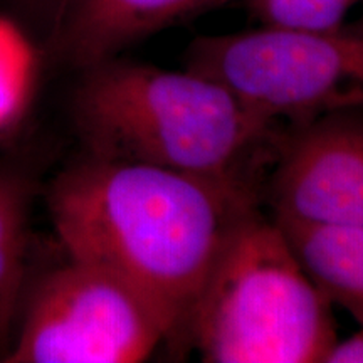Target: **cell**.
Returning a JSON list of instances; mask_svg holds the SVG:
<instances>
[{
	"instance_id": "1",
	"label": "cell",
	"mask_w": 363,
	"mask_h": 363,
	"mask_svg": "<svg viewBox=\"0 0 363 363\" xmlns=\"http://www.w3.org/2000/svg\"><path fill=\"white\" fill-rule=\"evenodd\" d=\"M61 249L123 281L189 348L195 301L230 229L257 207V182L81 155L45 189Z\"/></svg>"
},
{
	"instance_id": "2",
	"label": "cell",
	"mask_w": 363,
	"mask_h": 363,
	"mask_svg": "<svg viewBox=\"0 0 363 363\" xmlns=\"http://www.w3.org/2000/svg\"><path fill=\"white\" fill-rule=\"evenodd\" d=\"M69 120L83 155L214 179L257 182L281 136L220 81L123 56L78 71Z\"/></svg>"
},
{
	"instance_id": "3",
	"label": "cell",
	"mask_w": 363,
	"mask_h": 363,
	"mask_svg": "<svg viewBox=\"0 0 363 363\" xmlns=\"http://www.w3.org/2000/svg\"><path fill=\"white\" fill-rule=\"evenodd\" d=\"M333 305L274 217L238 220L203 281L189 348L208 363H323L337 342Z\"/></svg>"
},
{
	"instance_id": "4",
	"label": "cell",
	"mask_w": 363,
	"mask_h": 363,
	"mask_svg": "<svg viewBox=\"0 0 363 363\" xmlns=\"http://www.w3.org/2000/svg\"><path fill=\"white\" fill-rule=\"evenodd\" d=\"M185 67L211 76L278 123L363 110V19L316 30L261 26L195 39Z\"/></svg>"
},
{
	"instance_id": "5",
	"label": "cell",
	"mask_w": 363,
	"mask_h": 363,
	"mask_svg": "<svg viewBox=\"0 0 363 363\" xmlns=\"http://www.w3.org/2000/svg\"><path fill=\"white\" fill-rule=\"evenodd\" d=\"M162 345L167 330L143 298L65 252L61 262L26 278L2 362L138 363Z\"/></svg>"
},
{
	"instance_id": "6",
	"label": "cell",
	"mask_w": 363,
	"mask_h": 363,
	"mask_svg": "<svg viewBox=\"0 0 363 363\" xmlns=\"http://www.w3.org/2000/svg\"><path fill=\"white\" fill-rule=\"evenodd\" d=\"M269 201L281 222L363 227V110L326 113L281 133Z\"/></svg>"
},
{
	"instance_id": "7",
	"label": "cell",
	"mask_w": 363,
	"mask_h": 363,
	"mask_svg": "<svg viewBox=\"0 0 363 363\" xmlns=\"http://www.w3.org/2000/svg\"><path fill=\"white\" fill-rule=\"evenodd\" d=\"M217 2L225 0H66L44 44L56 65L78 72Z\"/></svg>"
},
{
	"instance_id": "8",
	"label": "cell",
	"mask_w": 363,
	"mask_h": 363,
	"mask_svg": "<svg viewBox=\"0 0 363 363\" xmlns=\"http://www.w3.org/2000/svg\"><path fill=\"white\" fill-rule=\"evenodd\" d=\"M38 179L27 160H0V360L6 357L26 278Z\"/></svg>"
},
{
	"instance_id": "9",
	"label": "cell",
	"mask_w": 363,
	"mask_h": 363,
	"mask_svg": "<svg viewBox=\"0 0 363 363\" xmlns=\"http://www.w3.org/2000/svg\"><path fill=\"white\" fill-rule=\"evenodd\" d=\"M276 222L331 305L363 326V227Z\"/></svg>"
},
{
	"instance_id": "10",
	"label": "cell",
	"mask_w": 363,
	"mask_h": 363,
	"mask_svg": "<svg viewBox=\"0 0 363 363\" xmlns=\"http://www.w3.org/2000/svg\"><path fill=\"white\" fill-rule=\"evenodd\" d=\"M229 2V0H225ZM246 6L262 26L279 29H328L347 21L363 0H235Z\"/></svg>"
},
{
	"instance_id": "11",
	"label": "cell",
	"mask_w": 363,
	"mask_h": 363,
	"mask_svg": "<svg viewBox=\"0 0 363 363\" xmlns=\"http://www.w3.org/2000/svg\"><path fill=\"white\" fill-rule=\"evenodd\" d=\"M17 16L48 39L66 0H9Z\"/></svg>"
},
{
	"instance_id": "12",
	"label": "cell",
	"mask_w": 363,
	"mask_h": 363,
	"mask_svg": "<svg viewBox=\"0 0 363 363\" xmlns=\"http://www.w3.org/2000/svg\"><path fill=\"white\" fill-rule=\"evenodd\" d=\"M323 363H363V326L348 338H337Z\"/></svg>"
}]
</instances>
